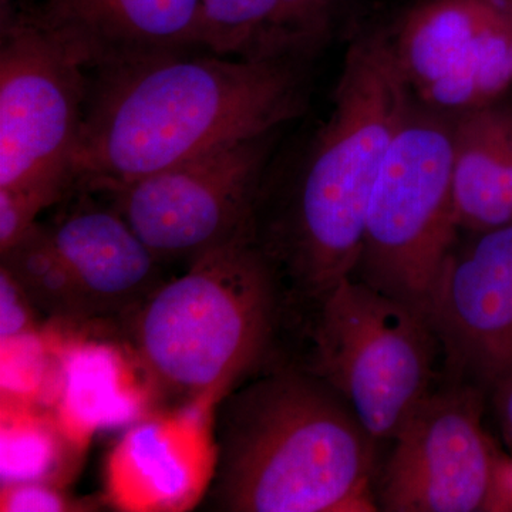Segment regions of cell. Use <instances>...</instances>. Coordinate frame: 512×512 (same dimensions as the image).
<instances>
[{
	"instance_id": "cell-1",
	"label": "cell",
	"mask_w": 512,
	"mask_h": 512,
	"mask_svg": "<svg viewBox=\"0 0 512 512\" xmlns=\"http://www.w3.org/2000/svg\"><path fill=\"white\" fill-rule=\"evenodd\" d=\"M163 53L90 73L74 192L109 194L214 148L275 133L305 106L299 57Z\"/></svg>"
},
{
	"instance_id": "cell-2",
	"label": "cell",
	"mask_w": 512,
	"mask_h": 512,
	"mask_svg": "<svg viewBox=\"0 0 512 512\" xmlns=\"http://www.w3.org/2000/svg\"><path fill=\"white\" fill-rule=\"evenodd\" d=\"M413 97L387 33L350 46L332 113L284 208L255 227L279 282L288 279L299 296L318 302L355 275L370 195Z\"/></svg>"
},
{
	"instance_id": "cell-3",
	"label": "cell",
	"mask_w": 512,
	"mask_h": 512,
	"mask_svg": "<svg viewBox=\"0 0 512 512\" xmlns=\"http://www.w3.org/2000/svg\"><path fill=\"white\" fill-rule=\"evenodd\" d=\"M375 443L348 403L315 373L259 377L221 404L205 507L377 511Z\"/></svg>"
},
{
	"instance_id": "cell-4",
	"label": "cell",
	"mask_w": 512,
	"mask_h": 512,
	"mask_svg": "<svg viewBox=\"0 0 512 512\" xmlns=\"http://www.w3.org/2000/svg\"><path fill=\"white\" fill-rule=\"evenodd\" d=\"M131 313L147 375L191 402L229 389L264 359L278 320V276L254 229L158 285Z\"/></svg>"
},
{
	"instance_id": "cell-5",
	"label": "cell",
	"mask_w": 512,
	"mask_h": 512,
	"mask_svg": "<svg viewBox=\"0 0 512 512\" xmlns=\"http://www.w3.org/2000/svg\"><path fill=\"white\" fill-rule=\"evenodd\" d=\"M460 232L453 124L413 107L377 175L353 276L426 315L431 289Z\"/></svg>"
},
{
	"instance_id": "cell-6",
	"label": "cell",
	"mask_w": 512,
	"mask_h": 512,
	"mask_svg": "<svg viewBox=\"0 0 512 512\" xmlns=\"http://www.w3.org/2000/svg\"><path fill=\"white\" fill-rule=\"evenodd\" d=\"M316 303L313 373L348 403L373 439H393L431 392L437 338L429 319L356 276Z\"/></svg>"
},
{
	"instance_id": "cell-7",
	"label": "cell",
	"mask_w": 512,
	"mask_h": 512,
	"mask_svg": "<svg viewBox=\"0 0 512 512\" xmlns=\"http://www.w3.org/2000/svg\"><path fill=\"white\" fill-rule=\"evenodd\" d=\"M90 72L12 0L0 13V188L62 201L82 133Z\"/></svg>"
},
{
	"instance_id": "cell-8",
	"label": "cell",
	"mask_w": 512,
	"mask_h": 512,
	"mask_svg": "<svg viewBox=\"0 0 512 512\" xmlns=\"http://www.w3.org/2000/svg\"><path fill=\"white\" fill-rule=\"evenodd\" d=\"M274 134L232 141L106 195L161 265H190L254 231Z\"/></svg>"
},
{
	"instance_id": "cell-9",
	"label": "cell",
	"mask_w": 512,
	"mask_h": 512,
	"mask_svg": "<svg viewBox=\"0 0 512 512\" xmlns=\"http://www.w3.org/2000/svg\"><path fill=\"white\" fill-rule=\"evenodd\" d=\"M392 440L377 488L379 510L477 512L500 504L507 485L481 424L476 386L430 392Z\"/></svg>"
},
{
	"instance_id": "cell-10",
	"label": "cell",
	"mask_w": 512,
	"mask_h": 512,
	"mask_svg": "<svg viewBox=\"0 0 512 512\" xmlns=\"http://www.w3.org/2000/svg\"><path fill=\"white\" fill-rule=\"evenodd\" d=\"M413 96L460 114L512 86V0H420L389 35Z\"/></svg>"
},
{
	"instance_id": "cell-11",
	"label": "cell",
	"mask_w": 512,
	"mask_h": 512,
	"mask_svg": "<svg viewBox=\"0 0 512 512\" xmlns=\"http://www.w3.org/2000/svg\"><path fill=\"white\" fill-rule=\"evenodd\" d=\"M426 316L458 377L494 387L512 367V224L456 244Z\"/></svg>"
},
{
	"instance_id": "cell-12",
	"label": "cell",
	"mask_w": 512,
	"mask_h": 512,
	"mask_svg": "<svg viewBox=\"0 0 512 512\" xmlns=\"http://www.w3.org/2000/svg\"><path fill=\"white\" fill-rule=\"evenodd\" d=\"M90 73L148 56L197 49L200 0H12Z\"/></svg>"
},
{
	"instance_id": "cell-13",
	"label": "cell",
	"mask_w": 512,
	"mask_h": 512,
	"mask_svg": "<svg viewBox=\"0 0 512 512\" xmlns=\"http://www.w3.org/2000/svg\"><path fill=\"white\" fill-rule=\"evenodd\" d=\"M43 228L92 316L136 311L163 284V265L113 205L80 201Z\"/></svg>"
},
{
	"instance_id": "cell-14",
	"label": "cell",
	"mask_w": 512,
	"mask_h": 512,
	"mask_svg": "<svg viewBox=\"0 0 512 512\" xmlns=\"http://www.w3.org/2000/svg\"><path fill=\"white\" fill-rule=\"evenodd\" d=\"M336 6V0H200L195 47L229 59H302L328 36Z\"/></svg>"
},
{
	"instance_id": "cell-15",
	"label": "cell",
	"mask_w": 512,
	"mask_h": 512,
	"mask_svg": "<svg viewBox=\"0 0 512 512\" xmlns=\"http://www.w3.org/2000/svg\"><path fill=\"white\" fill-rule=\"evenodd\" d=\"M453 188L461 231L512 224V101L505 96L457 114Z\"/></svg>"
},
{
	"instance_id": "cell-16",
	"label": "cell",
	"mask_w": 512,
	"mask_h": 512,
	"mask_svg": "<svg viewBox=\"0 0 512 512\" xmlns=\"http://www.w3.org/2000/svg\"><path fill=\"white\" fill-rule=\"evenodd\" d=\"M175 443L165 424H144L127 434L111 466V488L119 504L130 510H168L188 500L197 473H191Z\"/></svg>"
},
{
	"instance_id": "cell-17",
	"label": "cell",
	"mask_w": 512,
	"mask_h": 512,
	"mask_svg": "<svg viewBox=\"0 0 512 512\" xmlns=\"http://www.w3.org/2000/svg\"><path fill=\"white\" fill-rule=\"evenodd\" d=\"M2 268L15 279L37 311L63 320L92 318L72 272L40 222L2 254Z\"/></svg>"
},
{
	"instance_id": "cell-18",
	"label": "cell",
	"mask_w": 512,
	"mask_h": 512,
	"mask_svg": "<svg viewBox=\"0 0 512 512\" xmlns=\"http://www.w3.org/2000/svg\"><path fill=\"white\" fill-rule=\"evenodd\" d=\"M56 204L49 195L36 191L0 188V254H5L37 222V215Z\"/></svg>"
},
{
	"instance_id": "cell-19",
	"label": "cell",
	"mask_w": 512,
	"mask_h": 512,
	"mask_svg": "<svg viewBox=\"0 0 512 512\" xmlns=\"http://www.w3.org/2000/svg\"><path fill=\"white\" fill-rule=\"evenodd\" d=\"M32 309L28 296L6 269H0V336L2 343L28 335L32 329Z\"/></svg>"
},
{
	"instance_id": "cell-20",
	"label": "cell",
	"mask_w": 512,
	"mask_h": 512,
	"mask_svg": "<svg viewBox=\"0 0 512 512\" xmlns=\"http://www.w3.org/2000/svg\"><path fill=\"white\" fill-rule=\"evenodd\" d=\"M73 510L62 494L35 483L15 481L2 490V511L8 512H60Z\"/></svg>"
},
{
	"instance_id": "cell-21",
	"label": "cell",
	"mask_w": 512,
	"mask_h": 512,
	"mask_svg": "<svg viewBox=\"0 0 512 512\" xmlns=\"http://www.w3.org/2000/svg\"><path fill=\"white\" fill-rule=\"evenodd\" d=\"M495 390V409L505 441L512 447V367L498 383Z\"/></svg>"
},
{
	"instance_id": "cell-22",
	"label": "cell",
	"mask_w": 512,
	"mask_h": 512,
	"mask_svg": "<svg viewBox=\"0 0 512 512\" xmlns=\"http://www.w3.org/2000/svg\"><path fill=\"white\" fill-rule=\"evenodd\" d=\"M508 487H510V491L512 494V473L510 474V480H508Z\"/></svg>"
}]
</instances>
